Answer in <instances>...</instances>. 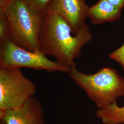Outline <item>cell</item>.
Segmentation results:
<instances>
[{"label":"cell","instance_id":"obj_7","mask_svg":"<svg viewBox=\"0 0 124 124\" xmlns=\"http://www.w3.org/2000/svg\"><path fill=\"white\" fill-rule=\"evenodd\" d=\"M0 120L6 124H45L43 107L34 97L16 109L0 111Z\"/></svg>","mask_w":124,"mask_h":124},{"label":"cell","instance_id":"obj_10","mask_svg":"<svg viewBox=\"0 0 124 124\" xmlns=\"http://www.w3.org/2000/svg\"><path fill=\"white\" fill-rule=\"evenodd\" d=\"M10 29L8 19L4 12L0 11V42L10 40Z\"/></svg>","mask_w":124,"mask_h":124},{"label":"cell","instance_id":"obj_15","mask_svg":"<svg viewBox=\"0 0 124 124\" xmlns=\"http://www.w3.org/2000/svg\"><path fill=\"white\" fill-rule=\"evenodd\" d=\"M0 124H6V123H5L3 121L0 120Z\"/></svg>","mask_w":124,"mask_h":124},{"label":"cell","instance_id":"obj_9","mask_svg":"<svg viewBox=\"0 0 124 124\" xmlns=\"http://www.w3.org/2000/svg\"><path fill=\"white\" fill-rule=\"evenodd\" d=\"M96 115L104 124H124V106L119 107L117 103L112 104L105 108L98 109Z\"/></svg>","mask_w":124,"mask_h":124},{"label":"cell","instance_id":"obj_3","mask_svg":"<svg viewBox=\"0 0 124 124\" xmlns=\"http://www.w3.org/2000/svg\"><path fill=\"white\" fill-rule=\"evenodd\" d=\"M2 12L9 22L10 41L23 49L40 51L39 34L44 14L31 8L23 0H14Z\"/></svg>","mask_w":124,"mask_h":124},{"label":"cell","instance_id":"obj_5","mask_svg":"<svg viewBox=\"0 0 124 124\" xmlns=\"http://www.w3.org/2000/svg\"><path fill=\"white\" fill-rule=\"evenodd\" d=\"M36 91V85L20 69L0 68V111L22 106Z\"/></svg>","mask_w":124,"mask_h":124},{"label":"cell","instance_id":"obj_14","mask_svg":"<svg viewBox=\"0 0 124 124\" xmlns=\"http://www.w3.org/2000/svg\"><path fill=\"white\" fill-rule=\"evenodd\" d=\"M14 0H0V11H3L9 6Z\"/></svg>","mask_w":124,"mask_h":124},{"label":"cell","instance_id":"obj_11","mask_svg":"<svg viewBox=\"0 0 124 124\" xmlns=\"http://www.w3.org/2000/svg\"><path fill=\"white\" fill-rule=\"evenodd\" d=\"M31 8L44 14L46 8L51 0H23Z\"/></svg>","mask_w":124,"mask_h":124},{"label":"cell","instance_id":"obj_12","mask_svg":"<svg viewBox=\"0 0 124 124\" xmlns=\"http://www.w3.org/2000/svg\"><path fill=\"white\" fill-rule=\"evenodd\" d=\"M109 58L118 62L124 70V43L120 48L108 55Z\"/></svg>","mask_w":124,"mask_h":124},{"label":"cell","instance_id":"obj_2","mask_svg":"<svg viewBox=\"0 0 124 124\" xmlns=\"http://www.w3.org/2000/svg\"><path fill=\"white\" fill-rule=\"evenodd\" d=\"M68 74L98 109L117 103L118 98L124 96V79L111 68H103L95 73L87 74L79 71L75 66Z\"/></svg>","mask_w":124,"mask_h":124},{"label":"cell","instance_id":"obj_8","mask_svg":"<svg viewBox=\"0 0 124 124\" xmlns=\"http://www.w3.org/2000/svg\"><path fill=\"white\" fill-rule=\"evenodd\" d=\"M121 9L111 4L106 0H99L89 8L88 18L95 24L113 22L120 17Z\"/></svg>","mask_w":124,"mask_h":124},{"label":"cell","instance_id":"obj_13","mask_svg":"<svg viewBox=\"0 0 124 124\" xmlns=\"http://www.w3.org/2000/svg\"><path fill=\"white\" fill-rule=\"evenodd\" d=\"M111 4L119 9H122L124 7V0H106Z\"/></svg>","mask_w":124,"mask_h":124},{"label":"cell","instance_id":"obj_4","mask_svg":"<svg viewBox=\"0 0 124 124\" xmlns=\"http://www.w3.org/2000/svg\"><path fill=\"white\" fill-rule=\"evenodd\" d=\"M29 68L49 72L68 73L70 68L50 59L40 51L31 52L10 40L0 42V68Z\"/></svg>","mask_w":124,"mask_h":124},{"label":"cell","instance_id":"obj_6","mask_svg":"<svg viewBox=\"0 0 124 124\" xmlns=\"http://www.w3.org/2000/svg\"><path fill=\"white\" fill-rule=\"evenodd\" d=\"M89 7L85 0H51L46 13L61 16L71 27L73 33H78L88 18Z\"/></svg>","mask_w":124,"mask_h":124},{"label":"cell","instance_id":"obj_1","mask_svg":"<svg viewBox=\"0 0 124 124\" xmlns=\"http://www.w3.org/2000/svg\"><path fill=\"white\" fill-rule=\"evenodd\" d=\"M92 39L86 23L75 35L70 24L61 16L44 14L39 34V50L62 65L70 69L76 66L75 59L79 57L83 46Z\"/></svg>","mask_w":124,"mask_h":124}]
</instances>
